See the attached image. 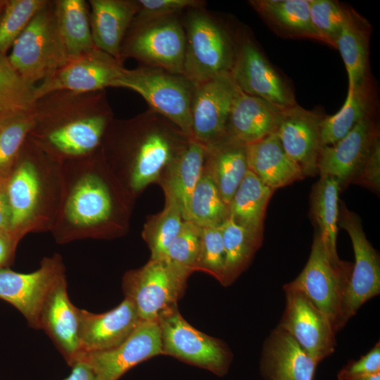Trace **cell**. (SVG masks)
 <instances>
[{"instance_id":"cell-1","label":"cell","mask_w":380,"mask_h":380,"mask_svg":"<svg viewBox=\"0 0 380 380\" xmlns=\"http://www.w3.org/2000/svg\"><path fill=\"white\" fill-rule=\"evenodd\" d=\"M30 137L42 149L65 156L89 155L101 144L113 120L105 90H60L36 99Z\"/></svg>"},{"instance_id":"cell-2","label":"cell","mask_w":380,"mask_h":380,"mask_svg":"<svg viewBox=\"0 0 380 380\" xmlns=\"http://www.w3.org/2000/svg\"><path fill=\"white\" fill-rule=\"evenodd\" d=\"M110 126L120 134L119 150L129 156L130 184L135 191L158 179L189 139L172 122L150 109L128 120H112Z\"/></svg>"},{"instance_id":"cell-3","label":"cell","mask_w":380,"mask_h":380,"mask_svg":"<svg viewBox=\"0 0 380 380\" xmlns=\"http://www.w3.org/2000/svg\"><path fill=\"white\" fill-rule=\"evenodd\" d=\"M186 37L183 75L198 84L229 73L236 39L203 8H189L182 19Z\"/></svg>"},{"instance_id":"cell-4","label":"cell","mask_w":380,"mask_h":380,"mask_svg":"<svg viewBox=\"0 0 380 380\" xmlns=\"http://www.w3.org/2000/svg\"><path fill=\"white\" fill-rule=\"evenodd\" d=\"M113 87L139 94L150 110L169 120L188 138L194 139L191 111L196 84L185 75L139 65L125 68Z\"/></svg>"},{"instance_id":"cell-5","label":"cell","mask_w":380,"mask_h":380,"mask_svg":"<svg viewBox=\"0 0 380 380\" xmlns=\"http://www.w3.org/2000/svg\"><path fill=\"white\" fill-rule=\"evenodd\" d=\"M68 58L57 28L53 1L48 0L13 45L8 61L26 82L36 86Z\"/></svg>"},{"instance_id":"cell-6","label":"cell","mask_w":380,"mask_h":380,"mask_svg":"<svg viewBox=\"0 0 380 380\" xmlns=\"http://www.w3.org/2000/svg\"><path fill=\"white\" fill-rule=\"evenodd\" d=\"M191 272L164 258H150L143 267L125 274L122 291L141 321H157L163 312L177 305Z\"/></svg>"},{"instance_id":"cell-7","label":"cell","mask_w":380,"mask_h":380,"mask_svg":"<svg viewBox=\"0 0 380 380\" xmlns=\"http://www.w3.org/2000/svg\"><path fill=\"white\" fill-rule=\"evenodd\" d=\"M186 37L179 15L145 22H132L122 44L120 58H133L141 65L182 74Z\"/></svg>"},{"instance_id":"cell-8","label":"cell","mask_w":380,"mask_h":380,"mask_svg":"<svg viewBox=\"0 0 380 380\" xmlns=\"http://www.w3.org/2000/svg\"><path fill=\"white\" fill-rule=\"evenodd\" d=\"M353 263L333 255L316 230L308 260L299 275L284 289L303 292L329 319L336 333L343 296Z\"/></svg>"},{"instance_id":"cell-9","label":"cell","mask_w":380,"mask_h":380,"mask_svg":"<svg viewBox=\"0 0 380 380\" xmlns=\"http://www.w3.org/2000/svg\"><path fill=\"white\" fill-rule=\"evenodd\" d=\"M157 322L163 355L203 368L220 376L227 374L232 360L229 348L221 340L198 331L188 323L177 305L163 312Z\"/></svg>"},{"instance_id":"cell-10","label":"cell","mask_w":380,"mask_h":380,"mask_svg":"<svg viewBox=\"0 0 380 380\" xmlns=\"http://www.w3.org/2000/svg\"><path fill=\"white\" fill-rule=\"evenodd\" d=\"M338 224L348 234L353 244L355 263L341 310L339 330L368 300L380 293V260L376 251L366 238L360 218L341 201Z\"/></svg>"},{"instance_id":"cell-11","label":"cell","mask_w":380,"mask_h":380,"mask_svg":"<svg viewBox=\"0 0 380 380\" xmlns=\"http://www.w3.org/2000/svg\"><path fill=\"white\" fill-rule=\"evenodd\" d=\"M229 74L242 91L280 109L298 104L291 87L247 36L236 39L235 55Z\"/></svg>"},{"instance_id":"cell-12","label":"cell","mask_w":380,"mask_h":380,"mask_svg":"<svg viewBox=\"0 0 380 380\" xmlns=\"http://www.w3.org/2000/svg\"><path fill=\"white\" fill-rule=\"evenodd\" d=\"M125 68L108 53L94 47L69 57L60 68L36 85L35 99L49 92H89L113 87Z\"/></svg>"},{"instance_id":"cell-13","label":"cell","mask_w":380,"mask_h":380,"mask_svg":"<svg viewBox=\"0 0 380 380\" xmlns=\"http://www.w3.org/2000/svg\"><path fill=\"white\" fill-rule=\"evenodd\" d=\"M284 290L286 307L277 327L287 332L318 364L334 351L336 343L333 326L303 292Z\"/></svg>"},{"instance_id":"cell-14","label":"cell","mask_w":380,"mask_h":380,"mask_svg":"<svg viewBox=\"0 0 380 380\" xmlns=\"http://www.w3.org/2000/svg\"><path fill=\"white\" fill-rule=\"evenodd\" d=\"M237 88L229 73L196 84L191 111L194 139L208 147L227 137L226 126Z\"/></svg>"},{"instance_id":"cell-15","label":"cell","mask_w":380,"mask_h":380,"mask_svg":"<svg viewBox=\"0 0 380 380\" xmlns=\"http://www.w3.org/2000/svg\"><path fill=\"white\" fill-rule=\"evenodd\" d=\"M379 138V127L374 113L359 122L336 143L322 146L317 164L320 177L335 178L341 190L352 184Z\"/></svg>"},{"instance_id":"cell-16","label":"cell","mask_w":380,"mask_h":380,"mask_svg":"<svg viewBox=\"0 0 380 380\" xmlns=\"http://www.w3.org/2000/svg\"><path fill=\"white\" fill-rule=\"evenodd\" d=\"M64 272L59 257L44 259L40 267L20 273L0 269V299L18 310L28 325L39 329V317L44 298L56 278Z\"/></svg>"},{"instance_id":"cell-17","label":"cell","mask_w":380,"mask_h":380,"mask_svg":"<svg viewBox=\"0 0 380 380\" xmlns=\"http://www.w3.org/2000/svg\"><path fill=\"white\" fill-rule=\"evenodd\" d=\"M163 355L160 331L157 321H141L119 346L101 352L84 354L98 380H118L137 365Z\"/></svg>"},{"instance_id":"cell-18","label":"cell","mask_w":380,"mask_h":380,"mask_svg":"<svg viewBox=\"0 0 380 380\" xmlns=\"http://www.w3.org/2000/svg\"><path fill=\"white\" fill-rule=\"evenodd\" d=\"M39 329L51 339L67 364L71 367L82 357L79 330L80 308L70 301L64 272L49 289L42 303Z\"/></svg>"},{"instance_id":"cell-19","label":"cell","mask_w":380,"mask_h":380,"mask_svg":"<svg viewBox=\"0 0 380 380\" xmlns=\"http://www.w3.org/2000/svg\"><path fill=\"white\" fill-rule=\"evenodd\" d=\"M322 116L298 104L283 109L275 130L287 155L298 165L303 176L318 174L322 148L320 122Z\"/></svg>"},{"instance_id":"cell-20","label":"cell","mask_w":380,"mask_h":380,"mask_svg":"<svg viewBox=\"0 0 380 380\" xmlns=\"http://www.w3.org/2000/svg\"><path fill=\"white\" fill-rule=\"evenodd\" d=\"M141 321L135 305L127 298L118 306L103 313L96 314L80 309L79 336L82 355L105 351L119 346Z\"/></svg>"},{"instance_id":"cell-21","label":"cell","mask_w":380,"mask_h":380,"mask_svg":"<svg viewBox=\"0 0 380 380\" xmlns=\"http://www.w3.org/2000/svg\"><path fill=\"white\" fill-rule=\"evenodd\" d=\"M260 365L265 380H313L317 363L277 327L264 343Z\"/></svg>"},{"instance_id":"cell-22","label":"cell","mask_w":380,"mask_h":380,"mask_svg":"<svg viewBox=\"0 0 380 380\" xmlns=\"http://www.w3.org/2000/svg\"><path fill=\"white\" fill-rule=\"evenodd\" d=\"M282 110L238 87L227 119V135L246 145L255 142L275 132Z\"/></svg>"},{"instance_id":"cell-23","label":"cell","mask_w":380,"mask_h":380,"mask_svg":"<svg viewBox=\"0 0 380 380\" xmlns=\"http://www.w3.org/2000/svg\"><path fill=\"white\" fill-rule=\"evenodd\" d=\"M88 4L94 46L123 63L120 50L136 14L134 0H89Z\"/></svg>"},{"instance_id":"cell-24","label":"cell","mask_w":380,"mask_h":380,"mask_svg":"<svg viewBox=\"0 0 380 380\" xmlns=\"http://www.w3.org/2000/svg\"><path fill=\"white\" fill-rule=\"evenodd\" d=\"M246 156L248 170L274 191L305 177L285 152L275 132L247 144Z\"/></svg>"},{"instance_id":"cell-25","label":"cell","mask_w":380,"mask_h":380,"mask_svg":"<svg viewBox=\"0 0 380 380\" xmlns=\"http://www.w3.org/2000/svg\"><path fill=\"white\" fill-rule=\"evenodd\" d=\"M372 33L370 23L353 8L346 12L336 49H338L348 77V89L371 77L369 70V45Z\"/></svg>"},{"instance_id":"cell-26","label":"cell","mask_w":380,"mask_h":380,"mask_svg":"<svg viewBox=\"0 0 380 380\" xmlns=\"http://www.w3.org/2000/svg\"><path fill=\"white\" fill-rule=\"evenodd\" d=\"M204 168L229 206L248 170L246 145L227 137L207 147Z\"/></svg>"},{"instance_id":"cell-27","label":"cell","mask_w":380,"mask_h":380,"mask_svg":"<svg viewBox=\"0 0 380 380\" xmlns=\"http://www.w3.org/2000/svg\"><path fill=\"white\" fill-rule=\"evenodd\" d=\"M206 155L205 145L195 139H189L167 166L168 172L163 187L165 192L176 200L184 220L191 195L203 173Z\"/></svg>"},{"instance_id":"cell-28","label":"cell","mask_w":380,"mask_h":380,"mask_svg":"<svg viewBox=\"0 0 380 380\" xmlns=\"http://www.w3.org/2000/svg\"><path fill=\"white\" fill-rule=\"evenodd\" d=\"M251 7L277 34L319 41L310 13V0H251Z\"/></svg>"},{"instance_id":"cell-29","label":"cell","mask_w":380,"mask_h":380,"mask_svg":"<svg viewBox=\"0 0 380 380\" xmlns=\"http://www.w3.org/2000/svg\"><path fill=\"white\" fill-rule=\"evenodd\" d=\"M376 104V92L372 77L353 89H348L341 108L336 114L322 118V146L333 144L342 139L359 122L374 113Z\"/></svg>"},{"instance_id":"cell-30","label":"cell","mask_w":380,"mask_h":380,"mask_svg":"<svg viewBox=\"0 0 380 380\" xmlns=\"http://www.w3.org/2000/svg\"><path fill=\"white\" fill-rule=\"evenodd\" d=\"M274 191L248 170L229 204V217L262 239L265 211Z\"/></svg>"},{"instance_id":"cell-31","label":"cell","mask_w":380,"mask_h":380,"mask_svg":"<svg viewBox=\"0 0 380 380\" xmlns=\"http://www.w3.org/2000/svg\"><path fill=\"white\" fill-rule=\"evenodd\" d=\"M6 185L10 212V229L19 236V229L33 214L39 195V180L36 166L29 158L17 163Z\"/></svg>"},{"instance_id":"cell-32","label":"cell","mask_w":380,"mask_h":380,"mask_svg":"<svg viewBox=\"0 0 380 380\" xmlns=\"http://www.w3.org/2000/svg\"><path fill=\"white\" fill-rule=\"evenodd\" d=\"M111 199L104 183L89 175L80 180L68 202L67 213L77 225L90 226L107 220L111 212Z\"/></svg>"},{"instance_id":"cell-33","label":"cell","mask_w":380,"mask_h":380,"mask_svg":"<svg viewBox=\"0 0 380 380\" xmlns=\"http://www.w3.org/2000/svg\"><path fill=\"white\" fill-rule=\"evenodd\" d=\"M57 28L68 57L96 47L93 43L89 6L84 0H53Z\"/></svg>"},{"instance_id":"cell-34","label":"cell","mask_w":380,"mask_h":380,"mask_svg":"<svg viewBox=\"0 0 380 380\" xmlns=\"http://www.w3.org/2000/svg\"><path fill=\"white\" fill-rule=\"evenodd\" d=\"M340 185L331 177H322L314 185L310 194V212L317 231L327 250L338 256L336 240L338 224V194Z\"/></svg>"},{"instance_id":"cell-35","label":"cell","mask_w":380,"mask_h":380,"mask_svg":"<svg viewBox=\"0 0 380 380\" xmlns=\"http://www.w3.org/2000/svg\"><path fill=\"white\" fill-rule=\"evenodd\" d=\"M225 253L222 285H230L246 269L262 240L228 218L220 226Z\"/></svg>"},{"instance_id":"cell-36","label":"cell","mask_w":380,"mask_h":380,"mask_svg":"<svg viewBox=\"0 0 380 380\" xmlns=\"http://www.w3.org/2000/svg\"><path fill=\"white\" fill-rule=\"evenodd\" d=\"M228 218V206L220 196L210 175L203 168L191 195L186 221L200 227H218Z\"/></svg>"},{"instance_id":"cell-37","label":"cell","mask_w":380,"mask_h":380,"mask_svg":"<svg viewBox=\"0 0 380 380\" xmlns=\"http://www.w3.org/2000/svg\"><path fill=\"white\" fill-rule=\"evenodd\" d=\"M35 89L13 69L8 55L0 54V122L29 111L35 100Z\"/></svg>"},{"instance_id":"cell-38","label":"cell","mask_w":380,"mask_h":380,"mask_svg":"<svg viewBox=\"0 0 380 380\" xmlns=\"http://www.w3.org/2000/svg\"><path fill=\"white\" fill-rule=\"evenodd\" d=\"M165 205L162 212L145 225L143 237L151 251V258H161L182 229L184 220L176 200L165 192Z\"/></svg>"},{"instance_id":"cell-39","label":"cell","mask_w":380,"mask_h":380,"mask_svg":"<svg viewBox=\"0 0 380 380\" xmlns=\"http://www.w3.org/2000/svg\"><path fill=\"white\" fill-rule=\"evenodd\" d=\"M33 124L31 109L0 122V182L6 184Z\"/></svg>"},{"instance_id":"cell-40","label":"cell","mask_w":380,"mask_h":380,"mask_svg":"<svg viewBox=\"0 0 380 380\" xmlns=\"http://www.w3.org/2000/svg\"><path fill=\"white\" fill-rule=\"evenodd\" d=\"M47 1L8 0L0 19V54L8 55V51Z\"/></svg>"},{"instance_id":"cell-41","label":"cell","mask_w":380,"mask_h":380,"mask_svg":"<svg viewBox=\"0 0 380 380\" xmlns=\"http://www.w3.org/2000/svg\"><path fill=\"white\" fill-rule=\"evenodd\" d=\"M347 6L334 0H310L312 27L319 41L336 48Z\"/></svg>"},{"instance_id":"cell-42","label":"cell","mask_w":380,"mask_h":380,"mask_svg":"<svg viewBox=\"0 0 380 380\" xmlns=\"http://www.w3.org/2000/svg\"><path fill=\"white\" fill-rule=\"evenodd\" d=\"M201 246V227L184 220L181 231L163 258L186 268L197 270Z\"/></svg>"},{"instance_id":"cell-43","label":"cell","mask_w":380,"mask_h":380,"mask_svg":"<svg viewBox=\"0 0 380 380\" xmlns=\"http://www.w3.org/2000/svg\"><path fill=\"white\" fill-rule=\"evenodd\" d=\"M224 262L225 253L220 227H201V246L197 270L208 272L222 284Z\"/></svg>"},{"instance_id":"cell-44","label":"cell","mask_w":380,"mask_h":380,"mask_svg":"<svg viewBox=\"0 0 380 380\" xmlns=\"http://www.w3.org/2000/svg\"><path fill=\"white\" fill-rule=\"evenodd\" d=\"M136 14L132 22L140 23L179 15L189 8H203L201 0H134Z\"/></svg>"},{"instance_id":"cell-45","label":"cell","mask_w":380,"mask_h":380,"mask_svg":"<svg viewBox=\"0 0 380 380\" xmlns=\"http://www.w3.org/2000/svg\"><path fill=\"white\" fill-rule=\"evenodd\" d=\"M380 372V343L375 346L357 360H351L338 372V380H351L354 378Z\"/></svg>"},{"instance_id":"cell-46","label":"cell","mask_w":380,"mask_h":380,"mask_svg":"<svg viewBox=\"0 0 380 380\" xmlns=\"http://www.w3.org/2000/svg\"><path fill=\"white\" fill-rule=\"evenodd\" d=\"M375 191L380 189V139H377L353 181Z\"/></svg>"},{"instance_id":"cell-47","label":"cell","mask_w":380,"mask_h":380,"mask_svg":"<svg viewBox=\"0 0 380 380\" xmlns=\"http://www.w3.org/2000/svg\"><path fill=\"white\" fill-rule=\"evenodd\" d=\"M19 236L11 232L0 231V269L12 262Z\"/></svg>"},{"instance_id":"cell-48","label":"cell","mask_w":380,"mask_h":380,"mask_svg":"<svg viewBox=\"0 0 380 380\" xmlns=\"http://www.w3.org/2000/svg\"><path fill=\"white\" fill-rule=\"evenodd\" d=\"M71 368L70 374L63 380H98L94 370L84 359H80Z\"/></svg>"},{"instance_id":"cell-49","label":"cell","mask_w":380,"mask_h":380,"mask_svg":"<svg viewBox=\"0 0 380 380\" xmlns=\"http://www.w3.org/2000/svg\"><path fill=\"white\" fill-rule=\"evenodd\" d=\"M6 185L0 182V231L11 232L10 229V212L6 194Z\"/></svg>"},{"instance_id":"cell-50","label":"cell","mask_w":380,"mask_h":380,"mask_svg":"<svg viewBox=\"0 0 380 380\" xmlns=\"http://www.w3.org/2000/svg\"><path fill=\"white\" fill-rule=\"evenodd\" d=\"M351 380H380V372L360 376Z\"/></svg>"},{"instance_id":"cell-51","label":"cell","mask_w":380,"mask_h":380,"mask_svg":"<svg viewBox=\"0 0 380 380\" xmlns=\"http://www.w3.org/2000/svg\"><path fill=\"white\" fill-rule=\"evenodd\" d=\"M8 0H0V19L5 11Z\"/></svg>"}]
</instances>
